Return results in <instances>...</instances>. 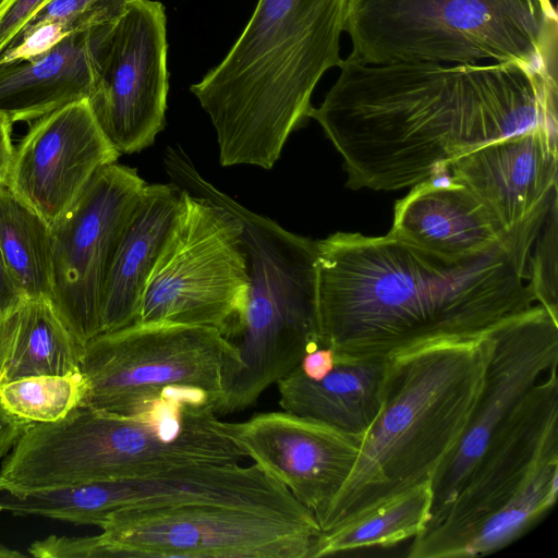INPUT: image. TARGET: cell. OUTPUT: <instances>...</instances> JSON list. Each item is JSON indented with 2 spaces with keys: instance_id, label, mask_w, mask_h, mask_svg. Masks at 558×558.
Returning <instances> with one entry per match:
<instances>
[{
  "instance_id": "obj_1",
  "label": "cell",
  "mask_w": 558,
  "mask_h": 558,
  "mask_svg": "<svg viewBox=\"0 0 558 558\" xmlns=\"http://www.w3.org/2000/svg\"><path fill=\"white\" fill-rule=\"evenodd\" d=\"M314 119L352 190L436 178L480 146L544 126L557 133V76L514 64H368L342 59Z\"/></svg>"
},
{
  "instance_id": "obj_2",
  "label": "cell",
  "mask_w": 558,
  "mask_h": 558,
  "mask_svg": "<svg viewBox=\"0 0 558 558\" xmlns=\"http://www.w3.org/2000/svg\"><path fill=\"white\" fill-rule=\"evenodd\" d=\"M549 208L460 259L390 233L316 241L319 345L332 349L335 361H373L489 336L536 305L527 262Z\"/></svg>"
},
{
  "instance_id": "obj_3",
  "label": "cell",
  "mask_w": 558,
  "mask_h": 558,
  "mask_svg": "<svg viewBox=\"0 0 558 558\" xmlns=\"http://www.w3.org/2000/svg\"><path fill=\"white\" fill-rule=\"evenodd\" d=\"M349 1L258 0L223 60L191 85L222 166L272 168L308 119L316 85L342 61Z\"/></svg>"
},
{
  "instance_id": "obj_4",
  "label": "cell",
  "mask_w": 558,
  "mask_h": 558,
  "mask_svg": "<svg viewBox=\"0 0 558 558\" xmlns=\"http://www.w3.org/2000/svg\"><path fill=\"white\" fill-rule=\"evenodd\" d=\"M493 348L489 335L388 359L379 413L363 435L350 475L318 520L322 532L437 478L470 424Z\"/></svg>"
},
{
  "instance_id": "obj_5",
  "label": "cell",
  "mask_w": 558,
  "mask_h": 558,
  "mask_svg": "<svg viewBox=\"0 0 558 558\" xmlns=\"http://www.w3.org/2000/svg\"><path fill=\"white\" fill-rule=\"evenodd\" d=\"M243 459L210 405L171 399L137 415L77 407L25 428L1 464L0 487L26 492Z\"/></svg>"
},
{
  "instance_id": "obj_6",
  "label": "cell",
  "mask_w": 558,
  "mask_h": 558,
  "mask_svg": "<svg viewBox=\"0 0 558 558\" xmlns=\"http://www.w3.org/2000/svg\"><path fill=\"white\" fill-rule=\"evenodd\" d=\"M172 177L231 210L242 222L248 283L243 312L225 335L241 367L227 387L217 415L253 405L319 345L317 243L283 229L222 193L195 169L180 148L167 153Z\"/></svg>"
},
{
  "instance_id": "obj_7",
  "label": "cell",
  "mask_w": 558,
  "mask_h": 558,
  "mask_svg": "<svg viewBox=\"0 0 558 558\" xmlns=\"http://www.w3.org/2000/svg\"><path fill=\"white\" fill-rule=\"evenodd\" d=\"M347 59L368 64H514L557 76L551 0H350Z\"/></svg>"
},
{
  "instance_id": "obj_8",
  "label": "cell",
  "mask_w": 558,
  "mask_h": 558,
  "mask_svg": "<svg viewBox=\"0 0 558 558\" xmlns=\"http://www.w3.org/2000/svg\"><path fill=\"white\" fill-rule=\"evenodd\" d=\"M240 367L236 350L216 328L134 323L83 345L87 391L80 407L137 415L162 401L185 399L217 413Z\"/></svg>"
},
{
  "instance_id": "obj_9",
  "label": "cell",
  "mask_w": 558,
  "mask_h": 558,
  "mask_svg": "<svg viewBox=\"0 0 558 558\" xmlns=\"http://www.w3.org/2000/svg\"><path fill=\"white\" fill-rule=\"evenodd\" d=\"M247 283L240 219L221 204L184 191L135 323L205 326L225 336L243 312Z\"/></svg>"
},
{
  "instance_id": "obj_10",
  "label": "cell",
  "mask_w": 558,
  "mask_h": 558,
  "mask_svg": "<svg viewBox=\"0 0 558 558\" xmlns=\"http://www.w3.org/2000/svg\"><path fill=\"white\" fill-rule=\"evenodd\" d=\"M111 558H310L313 514L210 502L122 509L98 525Z\"/></svg>"
},
{
  "instance_id": "obj_11",
  "label": "cell",
  "mask_w": 558,
  "mask_h": 558,
  "mask_svg": "<svg viewBox=\"0 0 558 558\" xmlns=\"http://www.w3.org/2000/svg\"><path fill=\"white\" fill-rule=\"evenodd\" d=\"M145 185L136 169L109 163L51 227V301L83 345L101 333L104 284Z\"/></svg>"
},
{
  "instance_id": "obj_12",
  "label": "cell",
  "mask_w": 558,
  "mask_h": 558,
  "mask_svg": "<svg viewBox=\"0 0 558 558\" xmlns=\"http://www.w3.org/2000/svg\"><path fill=\"white\" fill-rule=\"evenodd\" d=\"M558 454V377L553 367L490 436L444 515L415 536L408 558H437L466 529L512 499Z\"/></svg>"
},
{
  "instance_id": "obj_13",
  "label": "cell",
  "mask_w": 558,
  "mask_h": 558,
  "mask_svg": "<svg viewBox=\"0 0 558 558\" xmlns=\"http://www.w3.org/2000/svg\"><path fill=\"white\" fill-rule=\"evenodd\" d=\"M165 7L133 0L114 24L87 98L100 130L120 154L154 144L165 128L169 72Z\"/></svg>"
},
{
  "instance_id": "obj_14",
  "label": "cell",
  "mask_w": 558,
  "mask_h": 558,
  "mask_svg": "<svg viewBox=\"0 0 558 558\" xmlns=\"http://www.w3.org/2000/svg\"><path fill=\"white\" fill-rule=\"evenodd\" d=\"M494 348L470 424L453 456L433 482L434 525L451 505L490 436L533 387L558 363V319L542 305L490 333ZM425 527V529H426Z\"/></svg>"
},
{
  "instance_id": "obj_15",
  "label": "cell",
  "mask_w": 558,
  "mask_h": 558,
  "mask_svg": "<svg viewBox=\"0 0 558 558\" xmlns=\"http://www.w3.org/2000/svg\"><path fill=\"white\" fill-rule=\"evenodd\" d=\"M228 432L245 458L284 485L317 522L350 475L363 438L284 410L228 422Z\"/></svg>"
},
{
  "instance_id": "obj_16",
  "label": "cell",
  "mask_w": 558,
  "mask_h": 558,
  "mask_svg": "<svg viewBox=\"0 0 558 558\" xmlns=\"http://www.w3.org/2000/svg\"><path fill=\"white\" fill-rule=\"evenodd\" d=\"M119 157L86 98L34 121L14 148L5 185L52 227Z\"/></svg>"
},
{
  "instance_id": "obj_17",
  "label": "cell",
  "mask_w": 558,
  "mask_h": 558,
  "mask_svg": "<svg viewBox=\"0 0 558 558\" xmlns=\"http://www.w3.org/2000/svg\"><path fill=\"white\" fill-rule=\"evenodd\" d=\"M557 133L536 126L484 144L448 168L510 232L550 207L557 194Z\"/></svg>"
},
{
  "instance_id": "obj_18",
  "label": "cell",
  "mask_w": 558,
  "mask_h": 558,
  "mask_svg": "<svg viewBox=\"0 0 558 558\" xmlns=\"http://www.w3.org/2000/svg\"><path fill=\"white\" fill-rule=\"evenodd\" d=\"M116 22L73 33L35 58L0 64V118L36 121L88 98Z\"/></svg>"
},
{
  "instance_id": "obj_19",
  "label": "cell",
  "mask_w": 558,
  "mask_h": 558,
  "mask_svg": "<svg viewBox=\"0 0 558 558\" xmlns=\"http://www.w3.org/2000/svg\"><path fill=\"white\" fill-rule=\"evenodd\" d=\"M510 232L466 187L449 179L446 184L430 179L396 203L388 233L426 252L460 259L492 248Z\"/></svg>"
},
{
  "instance_id": "obj_20",
  "label": "cell",
  "mask_w": 558,
  "mask_h": 558,
  "mask_svg": "<svg viewBox=\"0 0 558 558\" xmlns=\"http://www.w3.org/2000/svg\"><path fill=\"white\" fill-rule=\"evenodd\" d=\"M183 193L175 183H146L104 284L101 333L137 320L144 290L180 213Z\"/></svg>"
},
{
  "instance_id": "obj_21",
  "label": "cell",
  "mask_w": 558,
  "mask_h": 558,
  "mask_svg": "<svg viewBox=\"0 0 558 558\" xmlns=\"http://www.w3.org/2000/svg\"><path fill=\"white\" fill-rule=\"evenodd\" d=\"M388 360L335 361L322 379L295 367L278 380L282 410L364 435L379 413Z\"/></svg>"
},
{
  "instance_id": "obj_22",
  "label": "cell",
  "mask_w": 558,
  "mask_h": 558,
  "mask_svg": "<svg viewBox=\"0 0 558 558\" xmlns=\"http://www.w3.org/2000/svg\"><path fill=\"white\" fill-rule=\"evenodd\" d=\"M83 344L48 298L0 315V386L24 377L81 373Z\"/></svg>"
},
{
  "instance_id": "obj_23",
  "label": "cell",
  "mask_w": 558,
  "mask_h": 558,
  "mask_svg": "<svg viewBox=\"0 0 558 558\" xmlns=\"http://www.w3.org/2000/svg\"><path fill=\"white\" fill-rule=\"evenodd\" d=\"M558 494V454L545 460L502 507L448 542L437 558L483 557L510 545L553 508Z\"/></svg>"
},
{
  "instance_id": "obj_24",
  "label": "cell",
  "mask_w": 558,
  "mask_h": 558,
  "mask_svg": "<svg viewBox=\"0 0 558 558\" xmlns=\"http://www.w3.org/2000/svg\"><path fill=\"white\" fill-rule=\"evenodd\" d=\"M434 492L428 481L368 514L339 527L322 532L310 558L380 546L387 547L420 535L432 518Z\"/></svg>"
},
{
  "instance_id": "obj_25",
  "label": "cell",
  "mask_w": 558,
  "mask_h": 558,
  "mask_svg": "<svg viewBox=\"0 0 558 558\" xmlns=\"http://www.w3.org/2000/svg\"><path fill=\"white\" fill-rule=\"evenodd\" d=\"M0 248L27 299H52V229L5 184L0 186Z\"/></svg>"
},
{
  "instance_id": "obj_26",
  "label": "cell",
  "mask_w": 558,
  "mask_h": 558,
  "mask_svg": "<svg viewBox=\"0 0 558 558\" xmlns=\"http://www.w3.org/2000/svg\"><path fill=\"white\" fill-rule=\"evenodd\" d=\"M86 391L82 373L29 376L0 386V403L20 418L50 423L80 407Z\"/></svg>"
},
{
  "instance_id": "obj_27",
  "label": "cell",
  "mask_w": 558,
  "mask_h": 558,
  "mask_svg": "<svg viewBox=\"0 0 558 558\" xmlns=\"http://www.w3.org/2000/svg\"><path fill=\"white\" fill-rule=\"evenodd\" d=\"M527 262V284L538 302L558 319V196L553 201Z\"/></svg>"
},
{
  "instance_id": "obj_28",
  "label": "cell",
  "mask_w": 558,
  "mask_h": 558,
  "mask_svg": "<svg viewBox=\"0 0 558 558\" xmlns=\"http://www.w3.org/2000/svg\"><path fill=\"white\" fill-rule=\"evenodd\" d=\"M133 0H50L22 31L56 24L65 35L116 22ZM21 31V32H22ZM20 32V33H21Z\"/></svg>"
},
{
  "instance_id": "obj_29",
  "label": "cell",
  "mask_w": 558,
  "mask_h": 558,
  "mask_svg": "<svg viewBox=\"0 0 558 558\" xmlns=\"http://www.w3.org/2000/svg\"><path fill=\"white\" fill-rule=\"evenodd\" d=\"M28 554L38 558H108V550L100 535L57 536L32 543Z\"/></svg>"
},
{
  "instance_id": "obj_30",
  "label": "cell",
  "mask_w": 558,
  "mask_h": 558,
  "mask_svg": "<svg viewBox=\"0 0 558 558\" xmlns=\"http://www.w3.org/2000/svg\"><path fill=\"white\" fill-rule=\"evenodd\" d=\"M50 0H8L0 13V56L14 41L28 21Z\"/></svg>"
},
{
  "instance_id": "obj_31",
  "label": "cell",
  "mask_w": 558,
  "mask_h": 558,
  "mask_svg": "<svg viewBox=\"0 0 558 558\" xmlns=\"http://www.w3.org/2000/svg\"><path fill=\"white\" fill-rule=\"evenodd\" d=\"M335 366V352L327 347L318 345L304 354L296 366L302 374L311 379H322Z\"/></svg>"
},
{
  "instance_id": "obj_32",
  "label": "cell",
  "mask_w": 558,
  "mask_h": 558,
  "mask_svg": "<svg viewBox=\"0 0 558 558\" xmlns=\"http://www.w3.org/2000/svg\"><path fill=\"white\" fill-rule=\"evenodd\" d=\"M26 299V295L10 271L0 248V315L15 308Z\"/></svg>"
},
{
  "instance_id": "obj_33",
  "label": "cell",
  "mask_w": 558,
  "mask_h": 558,
  "mask_svg": "<svg viewBox=\"0 0 558 558\" xmlns=\"http://www.w3.org/2000/svg\"><path fill=\"white\" fill-rule=\"evenodd\" d=\"M32 422L7 411L0 403V458L8 454L21 434Z\"/></svg>"
},
{
  "instance_id": "obj_34",
  "label": "cell",
  "mask_w": 558,
  "mask_h": 558,
  "mask_svg": "<svg viewBox=\"0 0 558 558\" xmlns=\"http://www.w3.org/2000/svg\"><path fill=\"white\" fill-rule=\"evenodd\" d=\"M11 131L12 124L0 118V186L7 183L14 153Z\"/></svg>"
},
{
  "instance_id": "obj_35",
  "label": "cell",
  "mask_w": 558,
  "mask_h": 558,
  "mask_svg": "<svg viewBox=\"0 0 558 558\" xmlns=\"http://www.w3.org/2000/svg\"><path fill=\"white\" fill-rule=\"evenodd\" d=\"M25 555L19 550L7 547L0 544V558H24Z\"/></svg>"
},
{
  "instance_id": "obj_36",
  "label": "cell",
  "mask_w": 558,
  "mask_h": 558,
  "mask_svg": "<svg viewBox=\"0 0 558 558\" xmlns=\"http://www.w3.org/2000/svg\"><path fill=\"white\" fill-rule=\"evenodd\" d=\"M2 1H3V0H0V4H1V2H2Z\"/></svg>"
}]
</instances>
